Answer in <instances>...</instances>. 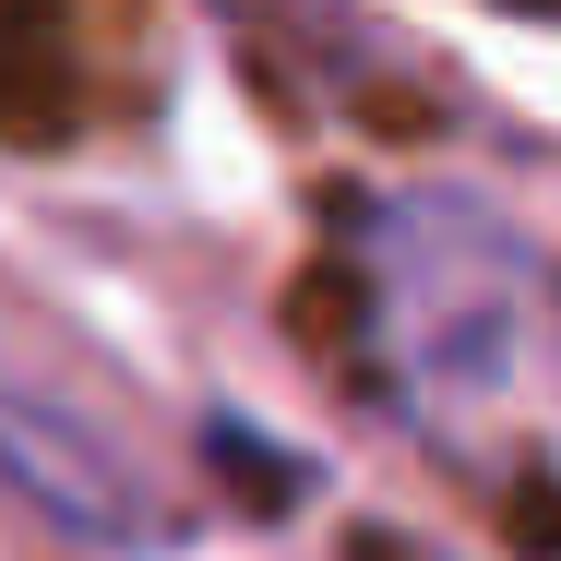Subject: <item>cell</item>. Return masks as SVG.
Segmentation results:
<instances>
[{
  "label": "cell",
  "mask_w": 561,
  "mask_h": 561,
  "mask_svg": "<svg viewBox=\"0 0 561 561\" xmlns=\"http://www.w3.org/2000/svg\"><path fill=\"white\" fill-rule=\"evenodd\" d=\"M538 323H550V275L502 216H478L454 192L370 204V335H382V370L419 419L466 431L502 394H526Z\"/></svg>",
  "instance_id": "cell-1"
},
{
  "label": "cell",
  "mask_w": 561,
  "mask_h": 561,
  "mask_svg": "<svg viewBox=\"0 0 561 561\" xmlns=\"http://www.w3.org/2000/svg\"><path fill=\"white\" fill-rule=\"evenodd\" d=\"M0 490L24 514H48L72 550H119V561H168L204 526L168 443L131 419V394L24 287H0Z\"/></svg>",
  "instance_id": "cell-2"
}]
</instances>
